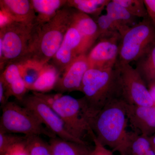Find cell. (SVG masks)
I'll return each instance as SVG.
<instances>
[{"label":"cell","instance_id":"e0dca14e","mask_svg":"<svg viewBox=\"0 0 155 155\" xmlns=\"http://www.w3.org/2000/svg\"><path fill=\"white\" fill-rule=\"evenodd\" d=\"M53 155H91L94 148L88 144L75 142L56 137L49 142Z\"/></svg>","mask_w":155,"mask_h":155},{"label":"cell","instance_id":"484cf974","mask_svg":"<svg viewBox=\"0 0 155 155\" xmlns=\"http://www.w3.org/2000/svg\"><path fill=\"white\" fill-rule=\"evenodd\" d=\"M96 22L101 34L100 38L119 33L115 23L107 14L101 15L97 19Z\"/></svg>","mask_w":155,"mask_h":155},{"label":"cell","instance_id":"ba28073f","mask_svg":"<svg viewBox=\"0 0 155 155\" xmlns=\"http://www.w3.org/2000/svg\"><path fill=\"white\" fill-rule=\"evenodd\" d=\"M115 67L119 72L120 99L127 104L132 105L155 104L146 84L135 68L130 64L118 61Z\"/></svg>","mask_w":155,"mask_h":155},{"label":"cell","instance_id":"f1b7e54d","mask_svg":"<svg viewBox=\"0 0 155 155\" xmlns=\"http://www.w3.org/2000/svg\"><path fill=\"white\" fill-rule=\"evenodd\" d=\"M92 140L94 143V147L91 155H114L113 151L101 144L95 137V136Z\"/></svg>","mask_w":155,"mask_h":155},{"label":"cell","instance_id":"5bb4252c","mask_svg":"<svg viewBox=\"0 0 155 155\" xmlns=\"http://www.w3.org/2000/svg\"><path fill=\"white\" fill-rule=\"evenodd\" d=\"M1 12L11 21L27 25L37 24L36 15L29 0H1Z\"/></svg>","mask_w":155,"mask_h":155},{"label":"cell","instance_id":"83f0119b","mask_svg":"<svg viewBox=\"0 0 155 155\" xmlns=\"http://www.w3.org/2000/svg\"><path fill=\"white\" fill-rule=\"evenodd\" d=\"M25 139L12 145L8 149L5 155H29Z\"/></svg>","mask_w":155,"mask_h":155},{"label":"cell","instance_id":"7402d4cb","mask_svg":"<svg viewBox=\"0 0 155 155\" xmlns=\"http://www.w3.org/2000/svg\"><path fill=\"white\" fill-rule=\"evenodd\" d=\"M109 0H67L66 5L76 9L77 11L97 17L101 15L106 9Z\"/></svg>","mask_w":155,"mask_h":155},{"label":"cell","instance_id":"1f68e13d","mask_svg":"<svg viewBox=\"0 0 155 155\" xmlns=\"http://www.w3.org/2000/svg\"><path fill=\"white\" fill-rule=\"evenodd\" d=\"M150 94L151 96L153 101L155 104V83L150 84L147 86Z\"/></svg>","mask_w":155,"mask_h":155},{"label":"cell","instance_id":"d6986e66","mask_svg":"<svg viewBox=\"0 0 155 155\" xmlns=\"http://www.w3.org/2000/svg\"><path fill=\"white\" fill-rule=\"evenodd\" d=\"M107 14L115 23L118 32L122 35L130 27L136 24L135 19L122 6L110 1L106 8Z\"/></svg>","mask_w":155,"mask_h":155},{"label":"cell","instance_id":"2e32d148","mask_svg":"<svg viewBox=\"0 0 155 155\" xmlns=\"http://www.w3.org/2000/svg\"><path fill=\"white\" fill-rule=\"evenodd\" d=\"M0 78L8 87L11 96L15 97L17 101H20L26 95L28 90L19 64L11 63L7 65L1 73Z\"/></svg>","mask_w":155,"mask_h":155},{"label":"cell","instance_id":"f546056e","mask_svg":"<svg viewBox=\"0 0 155 155\" xmlns=\"http://www.w3.org/2000/svg\"><path fill=\"white\" fill-rule=\"evenodd\" d=\"M11 96L8 89L2 78H0V104L2 108L8 102L9 98Z\"/></svg>","mask_w":155,"mask_h":155},{"label":"cell","instance_id":"4316f807","mask_svg":"<svg viewBox=\"0 0 155 155\" xmlns=\"http://www.w3.org/2000/svg\"><path fill=\"white\" fill-rule=\"evenodd\" d=\"M25 136H19L0 130V155H5L12 145L25 139Z\"/></svg>","mask_w":155,"mask_h":155},{"label":"cell","instance_id":"44dd1931","mask_svg":"<svg viewBox=\"0 0 155 155\" xmlns=\"http://www.w3.org/2000/svg\"><path fill=\"white\" fill-rule=\"evenodd\" d=\"M137 62L135 69L147 86L155 83V42Z\"/></svg>","mask_w":155,"mask_h":155},{"label":"cell","instance_id":"277c9868","mask_svg":"<svg viewBox=\"0 0 155 155\" xmlns=\"http://www.w3.org/2000/svg\"><path fill=\"white\" fill-rule=\"evenodd\" d=\"M34 93L42 99L58 114L67 130L73 137L87 142V136L92 139L94 134L91 129L87 115L83 97L76 99L68 95Z\"/></svg>","mask_w":155,"mask_h":155},{"label":"cell","instance_id":"d4e9b609","mask_svg":"<svg viewBox=\"0 0 155 155\" xmlns=\"http://www.w3.org/2000/svg\"><path fill=\"white\" fill-rule=\"evenodd\" d=\"M122 6L132 16L135 17L148 18L147 12L143 0H114Z\"/></svg>","mask_w":155,"mask_h":155},{"label":"cell","instance_id":"7c38bea8","mask_svg":"<svg viewBox=\"0 0 155 155\" xmlns=\"http://www.w3.org/2000/svg\"><path fill=\"white\" fill-rule=\"evenodd\" d=\"M89 69L87 54L78 56L60 76L54 89L59 93L80 91L84 77Z\"/></svg>","mask_w":155,"mask_h":155},{"label":"cell","instance_id":"cb8c5ba5","mask_svg":"<svg viewBox=\"0 0 155 155\" xmlns=\"http://www.w3.org/2000/svg\"><path fill=\"white\" fill-rule=\"evenodd\" d=\"M25 142L29 155H53L49 143L41 136H25Z\"/></svg>","mask_w":155,"mask_h":155},{"label":"cell","instance_id":"7a4b0ae2","mask_svg":"<svg viewBox=\"0 0 155 155\" xmlns=\"http://www.w3.org/2000/svg\"><path fill=\"white\" fill-rule=\"evenodd\" d=\"M128 122L125 103L120 98L111 101L89 119L97 140L121 155L126 153Z\"/></svg>","mask_w":155,"mask_h":155},{"label":"cell","instance_id":"d6a6232c","mask_svg":"<svg viewBox=\"0 0 155 155\" xmlns=\"http://www.w3.org/2000/svg\"><path fill=\"white\" fill-rule=\"evenodd\" d=\"M150 140L152 146L153 148L154 149L155 147V132L153 135L150 137Z\"/></svg>","mask_w":155,"mask_h":155},{"label":"cell","instance_id":"4fadbf2b","mask_svg":"<svg viewBox=\"0 0 155 155\" xmlns=\"http://www.w3.org/2000/svg\"><path fill=\"white\" fill-rule=\"evenodd\" d=\"M128 122L133 131L150 137L155 132V104L138 106L125 103Z\"/></svg>","mask_w":155,"mask_h":155},{"label":"cell","instance_id":"9c48e42d","mask_svg":"<svg viewBox=\"0 0 155 155\" xmlns=\"http://www.w3.org/2000/svg\"><path fill=\"white\" fill-rule=\"evenodd\" d=\"M19 102L32 112L41 123L56 136L69 141L88 144L87 142L77 139L69 133L58 114L47 103L34 93L26 95Z\"/></svg>","mask_w":155,"mask_h":155},{"label":"cell","instance_id":"6da1fadb","mask_svg":"<svg viewBox=\"0 0 155 155\" xmlns=\"http://www.w3.org/2000/svg\"><path fill=\"white\" fill-rule=\"evenodd\" d=\"M74 10L66 5L48 22L37 24L28 54L20 65L28 64L42 68L51 61L72 25Z\"/></svg>","mask_w":155,"mask_h":155},{"label":"cell","instance_id":"30bf717a","mask_svg":"<svg viewBox=\"0 0 155 155\" xmlns=\"http://www.w3.org/2000/svg\"><path fill=\"white\" fill-rule=\"evenodd\" d=\"M121 35L119 33L100 38L87 54L89 68L109 69L115 67L118 60Z\"/></svg>","mask_w":155,"mask_h":155},{"label":"cell","instance_id":"5b68a950","mask_svg":"<svg viewBox=\"0 0 155 155\" xmlns=\"http://www.w3.org/2000/svg\"><path fill=\"white\" fill-rule=\"evenodd\" d=\"M36 24L27 25L10 21L0 28L1 71L11 63L20 65L28 54Z\"/></svg>","mask_w":155,"mask_h":155},{"label":"cell","instance_id":"52a82bcc","mask_svg":"<svg viewBox=\"0 0 155 155\" xmlns=\"http://www.w3.org/2000/svg\"><path fill=\"white\" fill-rule=\"evenodd\" d=\"M155 42V28L149 18L130 27L121 36L118 62L137 61Z\"/></svg>","mask_w":155,"mask_h":155},{"label":"cell","instance_id":"3957f363","mask_svg":"<svg viewBox=\"0 0 155 155\" xmlns=\"http://www.w3.org/2000/svg\"><path fill=\"white\" fill-rule=\"evenodd\" d=\"M80 92L88 120L115 99H120L119 75L116 67L109 69L89 68L82 81Z\"/></svg>","mask_w":155,"mask_h":155},{"label":"cell","instance_id":"8992f818","mask_svg":"<svg viewBox=\"0 0 155 155\" xmlns=\"http://www.w3.org/2000/svg\"><path fill=\"white\" fill-rule=\"evenodd\" d=\"M0 130L6 133L20 134L25 136H56L45 126L32 112L25 107L9 101L2 108Z\"/></svg>","mask_w":155,"mask_h":155},{"label":"cell","instance_id":"603a6c76","mask_svg":"<svg viewBox=\"0 0 155 155\" xmlns=\"http://www.w3.org/2000/svg\"><path fill=\"white\" fill-rule=\"evenodd\" d=\"M152 148L150 137L128 131L125 155H145Z\"/></svg>","mask_w":155,"mask_h":155},{"label":"cell","instance_id":"9a60e30c","mask_svg":"<svg viewBox=\"0 0 155 155\" xmlns=\"http://www.w3.org/2000/svg\"><path fill=\"white\" fill-rule=\"evenodd\" d=\"M72 24L77 28L81 36V54H87L101 36L96 21L91 16L75 9Z\"/></svg>","mask_w":155,"mask_h":155},{"label":"cell","instance_id":"ffe728a7","mask_svg":"<svg viewBox=\"0 0 155 155\" xmlns=\"http://www.w3.org/2000/svg\"><path fill=\"white\" fill-rule=\"evenodd\" d=\"M60 73L51 64L42 68L37 79L28 88L35 92L46 94L54 89L60 77Z\"/></svg>","mask_w":155,"mask_h":155},{"label":"cell","instance_id":"ac0fdd59","mask_svg":"<svg viewBox=\"0 0 155 155\" xmlns=\"http://www.w3.org/2000/svg\"><path fill=\"white\" fill-rule=\"evenodd\" d=\"M36 15L37 24L48 22L67 5V0H30Z\"/></svg>","mask_w":155,"mask_h":155},{"label":"cell","instance_id":"4dcf8cb0","mask_svg":"<svg viewBox=\"0 0 155 155\" xmlns=\"http://www.w3.org/2000/svg\"><path fill=\"white\" fill-rule=\"evenodd\" d=\"M149 19L155 28V0H143Z\"/></svg>","mask_w":155,"mask_h":155},{"label":"cell","instance_id":"836d02e7","mask_svg":"<svg viewBox=\"0 0 155 155\" xmlns=\"http://www.w3.org/2000/svg\"><path fill=\"white\" fill-rule=\"evenodd\" d=\"M154 150L155 154V147L154 148Z\"/></svg>","mask_w":155,"mask_h":155},{"label":"cell","instance_id":"8fae6325","mask_svg":"<svg viewBox=\"0 0 155 155\" xmlns=\"http://www.w3.org/2000/svg\"><path fill=\"white\" fill-rule=\"evenodd\" d=\"M82 39L79 31L72 24L55 55L51 60V64L60 74L65 71L81 54Z\"/></svg>","mask_w":155,"mask_h":155}]
</instances>
